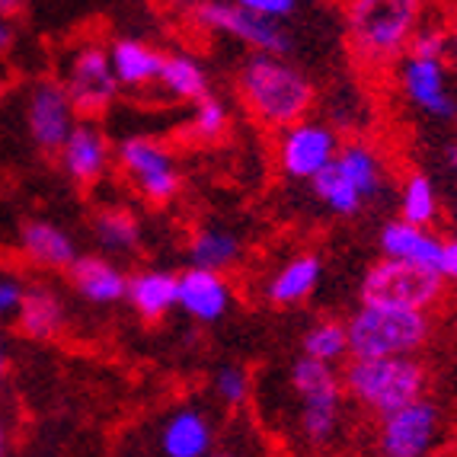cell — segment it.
<instances>
[{"label": "cell", "mask_w": 457, "mask_h": 457, "mask_svg": "<svg viewBox=\"0 0 457 457\" xmlns=\"http://www.w3.org/2000/svg\"><path fill=\"white\" fill-rule=\"evenodd\" d=\"M426 0H345V38L355 62L387 68L406 54L422 26Z\"/></svg>", "instance_id": "obj_1"}, {"label": "cell", "mask_w": 457, "mask_h": 457, "mask_svg": "<svg viewBox=\"0 0 457 457\" xmlns=\"http://www.w3.org/2000/svg\"><path fill=\"white\" fill-rule=\"evenodd\" d=\"M237 90L253 119L275 131L307 119L313 106V84L282 54H253L237 77Z\"/></svg>", "instance_id": "obj_2"}, {"label": "cell", "mask_w": 457, "mask_h": 457, "mask_svg": "<svg viewBox=\"0 0 457 457\" xmlns=\"http://www.w3.org/2000/svg\"><path fill=\"white\" fill-rule=\"evenodd\" d=\"M343 390L352 403L381 420L387 412L420 400L426 390V368L416 355L352 359L343 371Z\"/></svg>", "instance_id": "obj_3"}, {"label": "cell", "mask_w": 457, "mask_h": 457, "mask_svg": "<svg viewBox=\"0 0 457 457\" xmlns=\"http://www.w3.org/2000/svg\"><path fill=\"white\" fill-rule=\"evenodd\" d=\"M349 333V359H374V355H416L428 343L432 323L426 311L387 304H365L345 323Z\"/></svg>", "instance_id": "obj_4"}, {"label": "cell", "mask_w": 457, "mask_h": 457, "mask_svg": "<svg viewBox=\"0 0 457 457\" xmlns=\"http://www.w3.org/2000/svg\"><path fill=\"white\" fill-rule=\"evenodd\" d=\"M291 390L297 396V426L311 448H327L336 442L343 426L345 390L343 378L336 374L329 361L320 359H297L291 368Z\"/></svg>", "instance_id": "obj_5"}, {"label": "cell", "mask_w": 457, "mask_h": 457, "mask_svg": "<svg viewBox=\"0 0 457 457\" xmlns=\"http://www.w3.org/2000/svg\"><path fill=\"white\" fill-rule=\"evenodd\" d=\"M445 278L438 269L420 266V262L390 260L384 256L368 269L361 282V301L365 304H387V307H410V311H432L442 304Z\"/></svg>", "instance_id": "obj_6"}, {"label": "cell", "mask_w": 457, "mask_h": 457, "mask_svg": "<svg viewBox=\"0 0 457 457\" xmlns=\"http://www.w3.org/2000/svg\"><path fill=\"white\" fill-rule=\"evenodd\" d=\"M115 161L131 179V186L154 205H167L183 189V176L176 170L173 154L154 137H129V141H122L119 151H115Z\"/></svg>", "instance_id": "obj_7"}, {"label": "cell", "mask_w": 457, "mask_h": 457, "mask_svg": "<svg viewBox=\"0 0 457 457\" xmlns=\"http://www.w3.org/2000/svg\"><path fill=\"white\" fill-rule=\"evenodd\" d=\"M119 77L112 71L109 48L103 46H80L71 54L68 71H64V90L74 103L77 115L93 119V115L106 112L109 103L119 93Z\"/></svg>", "instance_id": "obj_8"}, {"label": "cell", "mask_w": 457, "mask_h": 457, "mask_svg": "<svg viewBox=\"0 0 457 457\" xmlns=\"http://www.w3.org/2000/svg\"><path fill=\"white\" fill-rule=\"evenodd\" d=\"M442 416L426 396L378 420V448L390 457H420L438 442Z\"/></svg>", "instance_id": "obj_9"}, {"label": "cell", "mask_w": 457, "mask_h": 457, "mask_svg": "<svg viewBox=\"0 0 457 457\" xmlns=\"http://www.w3.org/2000/svg\"><path fill=\"white\" fill-rule=\"evenodd\" d=\"M195 20L205 29L240 38L244 46L256 48V52H266V54L291 52V38L278 20L253 13V10L240 7V4H205V7L195 10Z\"/></svg>", "instance_id": "obj_10"}, {"label": "cell", "mask_w": 457, "mask_h": 457, "mask_svg": "<svg viewBox=\"0 0 457 457\" xmlns=\"http://www.w3.org/2000/svg\"><path fill=\"white\" fill-rule=\"evenodd\" d=\"M278 131H282V137H278L275 157H278L282 173L291 179H313L339 151V137L323 122L297 119Z\"/></svg>", "instance_id": "obj_11"}, {"label": "cell", "mask_w": 457, "mask_h": 457, "mask_svg": "<svg viewBox=\"0 0 457 457\" xmlns=\"http://www.w3.org/2000/svg\"><path fill=\"white\" fill-rule=\"evenodd\" d=\"M400 90L412 106L435 119H451L457 112L454 99L448 93L442 58H420V54H406L400 62Z\"/></svg>", "instance_id": "obj_12"}, {"label": "cell", "mask_w": 457, "mask_h": 457, "mask_svg": "<svg viewBox=\"0 0 457 457\" xmlns=\"http://www.w3.org/2000/svg\"><path fill=\"white\" fill-rule=\"evenodd\" d=\"M58 154H62L64 173H68L77 186H93L99 176L106 173L109 161H112L106 135L99 131V125L93 122V119L74 122V129L64 137V145L58 147Z\"/></svg>", "instance_id": "obj_13"}, {"label": "cell", "mask_w": 457, "mask_h": 457, "mask_svg": "<svg viewBox=\"0 0 457 457\" xmlns=\"http://www.w3.org/2000/svg\"><path fill=\"white\" fill-rule=\"evenodd\" d=\"M77 122V109L71 103L68 90L58 84L36 87L29 99V131L42 151H58L64 137L71 135Z\"/></svg>", "instance_id": "obj_14"}, {"label": "cell", "mask_w": 457, "mask_h": 457, "mask_svg": "<svg viewBox=\"0 0 457 457\" xmlns=\"http://www.w3.org/2000/svg\"><path fill=\"white\" fill-rule=\"evenodd\" d=\"M176 304L189 313L192 320L214 323L221 320L230 307V288L214 269L192 266L179 275V288H176Z\"/></svg>", "instance_id": "obj_15"}, {"label": "cell", "mask_w": 457, "mask_h": 457, "mask_svg": "<svg viewBox=\"0 0 457 457\" xmlns=\"http://www.w3.org/2000/svg\"><path fill=\"white\" fill-rule=\"evenodd\" d=\"M442 246L445 240L435 234L426 224H412V221H390L381 230V253L390 260H406V262H420V266L438 269L442 262ZM442 272V269H438Z\"/></svg>", "instance_id": "obj_16"}, {"label": "cell", "mask_w": 457, "mask_h": 457, "mask_svg": "<svg viewBox=\"0 0 457 457\" xmlns=\"http://www.w3.org/2000/svg\"><path fill=\"white\" fill-rule=\"evenodd\" d=\"M214 445L212 422L205 412L192 410H176L161 428V451L170 457H205Z\"/></svg>", "instance_id": "obj_17"}, {"label": "cell", "mask_w": 457, "mask_h": 457, "mask_svg": "<svg viewBox=\"0 0 457 457\" xmlns=\"http://www.w3.org/2000/svg\"><path fill=\"white\" fill-rule=\"evenodd\" d=\"M68 278L93 304H115L129 295V278L99 256H77L68 266Z\"/></svg>", "instance_id": "obj_18"}, {"label": "cell", "mask_w": 457, "mask_h": 457, "mask_svg": "<svg viewBox=\"0 0 457 457\" xmlns=\"http://www.w3.org/2000/svg\"><path fill=\"white\" fill-rule=\"evenodd\" d=\"M317 285H320V256L297 253L295 260H288L269 278L266 297L269 304L275 307H295L301 301H307L317 291Z\"/></svg>", "instance_id": "obj_19"}, {"label": "cell", "mask_w": 457, "mask_h": 457, "mask_svg": "<svg viewBox=\"0 0 457 457\" xmlns=\"http://www.w3.org/2000/svg\"><path fill=\"white\" fill-rule=\"evenodd\" d=\"M176 288H179V275L151 269V272L129 278V301L141 320L154 323L176 307Z\"/></svg>", "instance_id": "obj_20"}, {"label": "cell", "mask_w": 457, "mask_h": 457, "mask_svg": "<svg viewBox=\"0 0 457 457\" xmlns=\"http://www.w3.org/2000/svg\"><path fill=\"white\" fill-rule=\"evenodd\" d=\"M109 58H112V71L122 87H147L157 84V77H161L163 54L137 38H119L109 48Z\"/></svg>", "instance_id": "obj_21"}, {"label": "cell", "mask_w": 457, "mask_h": 457, "mask_svg": "<svg viewBox=\"0 0 457 457\" xmlns=\"http://www.w3.org/2000/svg\"><path fill=\"white\" fill-rule=\"evenodd\" d=\"M16 327L29 339H54L64 327V304L62 297L48 288H29L16 311Z\"/></svg>", "instance_id": "obj_22"}, {"label": "cell", "mask_w": 457, "mask_h": 457, "mask_svg": "<svg viewBox=\"0 0 457 457\" xmlns=\"http://www.w3.org/2000/svg\"><path fill=\"white\" fill-rule=\"evenodd\" d=\"M23 253L26 260L42 269H68L77 260L71 237L48 221H29L23 228Z\"/></svg>", "instance_id": "obj_23"}, {"label": "cell", "mask_w": 457, "mask_h": 457, "mask_svg": "<svg viewBox=\"0 0 457 457\" xmlns=\"http://www.w3.org/2000/svg\"><path fill=\"white\" fill-rule=\"evenodd\" d=\"M333 161L339 163V170H343L345 176H349V183L365 195V202L381 189L384 167H381V157H378V151H374L371 145H365V141L339 145Z\"/></svg>", "instance_id": "obj_24"}, {"label": "cell", "mask_w": 457, "mask_h": 457, "mask_svg": "<svg viewBox=\"0 0 457 457\" xmlns=\"http://www.w3.org/2000/svg\"><path fill=\"white\" fill-rule=\"evenodd\" d=\"M240 240L237 234L221 228H202L195 230V237L189 240V260L192 266H202V269H214V272H224V269L237 266L240 262Z\"/></svg>", "instance_id": "obj_25"}, {"label": "cell", "mask_w": 457, "mask_h": 457, "mask_svg": "<svg viewBox=\"0 0 457 457\" xmlns=\"http://www.w3.org/2000/svg\"><path fill=\"white\" fill-rule=\"evenodd\" d=\"M311 183H313L317 198H320L333 214H359L361 205H365V195L349 183V176L339 170L336 161H329L320 173L313 176Z\"/></svg>", "instance_id": "obj_26"}, {"label": "cell", "mask_w": 457, "mask_h": 457, "mask_svg": "<svg viewBox=\"0 0 457 457\" xmlns=\"http://www.w3.org/2000/svg\"><path fill=\"white\" fill-rule=\"evenodd\" d=\"M157 84H161L173 99H189V103H195L198 96H205L208 93L205 71L198 68L192 58H183V54H170V58H163Z\"/></svg>", "instance_id": "obj_27"}, {"label": "cell", "mask_w": 457, "mask_h": 457, "mask_svg": "<svg viewBox=\"0 0 457 457\" xmlns=\"http://www.w3.org/2000/svg\"><path fill=\"white\" fill-rule=\"evenodd\" d=\"M93 228H96L99 244L109 246V250H135L137 237H141L137 218L129 208H103L93 218Z\"/></svg>", "instance_id": "obj_28"}, {"label": "cell", "mask_w": 457, "mask_h": 457, "mask_svg": "<svg viewBox=\"0 0 457 457\" xmlns=\"http://www.w3.org/2000/svg\"><path fill=\"white\" fill-rule=\"evenodd\" d=\"M304 355L329 361V365L345 359V355H349V333H345V323H336V320L313 323L304 336Z\"/></svg>", "instance_id": "obj_29"}, {"label": "cell", "mask_w": 457, "mask_h": 457, "mask_svg": "<svg viewBox=\"0 0 457 457\" xmlns=\"http://www.w3.org/2000/svg\"><path fill=\"white\" fill-rule=\"evenodd\" d=\"M400 214H403V221L432 228V221L438 218V198H435V189L426 176L412 173L403 183V192H400Z\"/></svg>", "instance_id": "obj_30"}, {"label": "cell", "mask_w": 457, "mask_h": 457, "mask_svg": "<svg viewBox=\"0 0 457 457\" xmlns=\"http://www.w3.org/2000/svg\"><path fill=\"white\" fill-rule=\"evenodd\" d=\"M228 131V109H224L221 99H214L212 93L195 99V109H192V122L189 135L195 141H218V137Z\"/></svg>", "instance_id": "obj_31"}, {"label": "cell", "mask_w": 457, "mask_h": 457, "mask_svg": "<svg viewBox=\"0 0 457 457\" xmlns=\"http://www.w3.org/2000/svg\"><path fill=\"white\" fill-rule=\"evenodd\" d=\"M214 394L221 396V403L228 406H244L250 396V374L244 368L228 365L214 374Z\"/></svg>", "instance_id": "obj_32"}, {"label": "cell", "mask_w": 457, "mask_h": 457, "mask_svg": "<svg viewBox=\"0 0 457 457\" xmlns=\"http://www.w3.org/2000/svg\"><path fill=\"white\" fill-rule=\"evenodd\" d=\"M406 54H420V58H445L448 54V32L442 29H416V36L410 38Z\"/></svg>", "instance_id": "obj_33"}, {"label": "cell", "mask_w": 457, "mask_h": 457, "mask_svg": "<svg viewBox=\"0 0 457 457\" xmlns=\"http://www.w3.org/2000/svg\"><path fill=\"white\" fill-rule=\"evenodd\" d=\"M23 285L10 278V275H0V317H10V313L20 311V301H23Z\"/></svg>", "instance_id": "obj_34"}, {"label": "cell", "mask_w": 457, "mask_h": 457, "mask_svg": "<svg viewBox=\"0 0 457 457\" xmlns=\"http://www.w3.org/2000/svg\"><path fill=\"white\" fill-rule=\"evenodd\" d=\"M240 7L253 10V13H262V16H272V20H282V16L295 13V4L297 0H237Z\"/></svg>", "instance_id": "obj_35"}, {"label": "cell", "mask_w": 457, "mask_h": 457, "mask_svg": "<svg viewBox=\"0 0 457 457\" xmlns=\"http://www.w3.org/2000/svg\"><path fill=\"white\" fill-rule=\"evenodd\" d=\"M438 269H442L445 278H457V237L442 246V262H438Z\"/></svg>", "instance_id": "obj_36"}, {"label": "cell", "mask_w": 457, "mask_h": 457, "mask_svg": "<svg viewBox=\"0 0 457 457\" xmlns=\"http://www.w3.org/2000/svg\"><path fill=\"white\" fill-rule=\"evenodd\" d=\"M13 46V29L7 26V20H0V54Z\"/></svg>", "instance_id": "obj_37"}, {"label": "cell", "mask_w": 457, "mask_h": 457, "mask_svg": "<svg viewBox=\"0 0 457 457\" xmlns=\"http://www.w3.org/2000/svg\"><path fill=\"white\" fill-rule=\"evenodd\" d=\"M20 4H23V0H0V20L20 13Z\"/></svg>", "instance_id": "obj_38"}, {"label": "cell", "mask_w": 457, "mask_h": 457, "mask_svg": "<svg viewBox=\"0 0 457 457\" xmlns=\"http://www.w3.org/2000/svg\"><path fill=\"white\" fill-rule=\"evenodd\" d=\"M10 451V428H7V420L0 416V454H7Z\"/></svg>", "instance_id": "obj_39"}, {"label": "cell", "mask_w": 457, "mask_h": 457, "mask_svg": "<svg viewBox=\"0 0 457 457\" xmlns=\"http://www.w3.org/2000/svg\"><path fill=\"white\" fill-rule=\"evenodd\" d=\"M448 52H451V54H454V58H457V26H454V29L448 32Z\"/></svg>", "instance_id": "obj_40"}, {"label": "cell", "mask_w": 457, "mask_h": 457, "mask_svg": "<svg viewBox=\"0 0 457 457\" xmlns=\"http://www.w3.org/2000/svg\"><path fill=\"white\" fill-rule=\"evenodd\" d=\"M7 374V352H4V345H0V378Z\"/></svg>", "instance_id": "obj_41"}, {"label": "cell", "mask_w": 457, "mask_h": 457, "mask_svg": "<svg viewBox=\"0 0 457 457\" xmlns=\"http://www.w3.org/2000/svg\"><path fill=\"white\" fill-rule=\"evenodd\" d=\"M451 157H454V163H457V145H454V151H451Z\"/></svg>", "instance_id": "obj_42"}]
</instances>
